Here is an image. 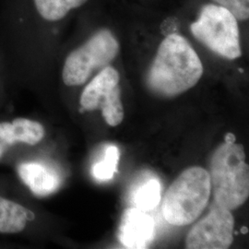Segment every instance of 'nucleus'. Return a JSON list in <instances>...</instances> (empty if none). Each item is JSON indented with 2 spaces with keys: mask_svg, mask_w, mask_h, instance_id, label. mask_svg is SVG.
<instances>
[{
  "mask_svg": "<svg viewBox=\"0 0 249 249\" xmlns=\"http://www.w3.org/2000/svg\"><path fill=\"white\" fill-rule=\"evenodd\" d=\"M89 0H2L0 29L5 39L24 50L58 28Z\"/></svg>",
  "mask_w": 249,
  "mask_h": 249,
  "instance_id": "f257e3e1",
  "label": "nucleus"
},
{
  "mask_svg": "<svg viewBox=\"0 0 249 249\" xmlns=\"http://www.w3.org/2000/svg\"><path fill=\"white\" fill-rule=\"evenodd\" d=\"M203 75V65L184 36L171 34L160 43L147 72L146 82L152 92L173 98L196 86Z\"/></svg>",
  "mask_w": 249,
  "mask_h": 249,
  "instance_id": "f03ea898",
  "label": "nucleus"
},
{
  "mask_svg": "<svg viewBox=\"0 0 249 249\" xmlns=\"http://www.w3.org/2000/svg\"><path fill=\"white\" fill-rule=\"evenodd\" d=\"M214 203L229 211L244 204L249 196V169L244 147L223 143L214 151L210 165Z\"/></svg>",
  "mask_w": 249,
  "mask_h": 249,
  "instance_id": "7ed1b4c3",
  "label": "nucleus"
},
{
  "mask_svg": "<svg viewBox=\"0 0 249 249\" xmlns=\"http://www.w3.org/2000/svg\"><path fill=\"white\" fill-rule=\"evenodd\" d=\"M212 194L211 178L207 170L198 166L185 170L166 191L162 215L172 225L185 226L200 216Z\"/></svg>",
  "mask_w": 249,
  "mask_h": 249,
  "instance_id": "20e7f679",
  "label": "nucleus"
},
{
  "mask_svg": "<svg viewBox=\"0 0 249 249\" xmlns=\"http://www.w3.org/2000/svg\"><path fill=\"white\" fill-rule=\"evenodd\" d=\"M119 53L116 36L107 28L92 33L65 57L61 78L68 87L86 83L94 72L110 65Z\"/></svg>",
  "mask_w": 249,
  "mask_h": 249,
  "instance_id": "39448f33",
  "label": "nucleus"
},
{
  "mask_svg": "<svg viewBox=\"0 0 249 249\" xmlns=\"http://www.w3.org/2000/svg\"><path fill=\"white\" fill-rule=\"evenodd\" d=\"M190 31L198 42L224 58L233 60L242 55L238 19L223 7L204 5Z\"/></svg>",
  "mask_w": 249,
  "mask_h": 249,
  "instance_id": "423d86ee",
  "label": "nucleus"
},
{
  "mask_svg": "<svg viewBox=\"0 0 249 249\" xmlns=\"http://www.w3.org/2000/svg\"><path fill=\"white\" fill-rule=\"evenodd\" d=\"M119 81L118 71L107 66L93 77L80 95L81 107L87 111L101 109L105 120L111 126L121 124L124 118Z\"/></svg>",
  "mask_w": 249,
  "mask_h": 249,
  "instance_id": "0eeeda50",
  "label": "nucleus"
},
{
  "mask_svg": "<svg viewBox=\"0 0 249 249\" xmlns=\"http://www.w3.org/2000/svg\"><path fill=\"white\" fill-rule=\"evenodd\" d=\"M234 220L231 212L213 203L211 213L188 232L189 249H227L233 241Z\"/></svg>",
  "mask_w": 249,
  "mask_h": 249,
  "instance_id": "6e6552de",
  "label": "nucleus"
},
{
  "mask_svg": "<svg viewBox=\"0 0 249 249\" xmlns=\"http://www.w3.org/2000/svg\"><path fill=\"white\" fill-rule=\"evenodd\" d=\"M155 223L146 212L129 208L122 215L119 240L127 249H145L154 238Z\"/></svg>",
  "mask_w": 249,
  "mask_h": 249,
  "instance_id": "1a4fd4ad",
  "label": "nucleus"
},
{
  "mask_svg": "<svg viewBox=\"0 0 249 249\" xmlns=\"http://www.w3.org/2000/svg\"><path fill=\"white\" fill-rule=\"evenodd\" d=\"M45 131L39 122L27 118H16L12 122H0V159L9 147L16 143L36 145Z\"/></svg>",
  "mask_w": 249,
  "mask_h": 249,
  "instance_id": "9d476101",
  "label": "nucleus"
},
{
  "mask_svg": "<svg viewBox=\"0 0 249 249\" xmlns=\"http://www.w3.org/2000/svg\"><path fill=\"white\" fill-rule=\"evenodd\" d=\"M18 173L21 181L36 196L50 195L60 186L59 177L39 162H23L18 165Z\"/></svg>",
  "mask_w": 249,
  "mask_h": 249,
  "instance_id": "9b49d317",
  "label": "nucleus"
},
{
  "mask_svg": "<svg viewBox=\"0 0 249 249\" xmlns=\"http://www.w3.org/2000/svg\"><path fill=\"white\" fill-rule=\"evenodd\" d=\"M35 218L34 213L23 206L0 196V233L20 232Z\"/></svg>",
  "mask_w": 249,
  "mask_h": 249,
  "instance_id": "f8f14e48",
  "label": "nucleus"
},
{
  "mask_svg": "<svg viewBox=\"0 0 249 249\" xmlns=\"http://www.w3.org/2000/svg\"><path fill=\"white\" fill-rule=\"evenodd\" d=\"M160 200V185L157 179H151L138 187L133 195V204L144 212L154 209Z\"/></svg>",
  "mask_w": 249,
  "mask_h": 249,
  "instance_id": "ddd939ff",
  "label": "nucleus"
},
{
  "mask_svg": "<svg viewBox=\"0 0 249 249\" xmlns=\"http://www.w3.org/2000/svg\"><path fill=\"white\" fill-rule=\"evenodd\" d=\"M119 160V151L117 147L112 145L107 147L105 159L97 162L92 167V175L99 181H108L114 178L117 172Z\"/></svg>",
  "mask_w": 249,
  "mask_h": 249,
  "instance_id": "4468645a",
  "label": "nucleus"
},
{
  "mask_svg": "<svg viewBox=\"0 0 249 249\" xmlns=\"http://www.w3.org/2000/svg\"><path fill=\"white\" fill-rule=\"evenodd\" d=\"M213 3L231 11L238 21L249 18V0H212Z\"/></svg>",
  "mask_w": 249,
  "mask_h": 249,
  "instance_id": "2eb2a0df",
  "label": "nucleus"
},
{
  "mask_svg": "<svg viewBox=\"0 0 249 249\" xmlns=\"http://www.w3.org/2000/svg\"><path fill=\"white\" fill-rule=\"evenodd\" d=\"M224 140H225V142L226 143L235 142V136L231 133L226 134Z\"/></svg>",
  "mask_w": 249,
  "mask_h": 249,
  "instance_id": "dca6fc26",
  "label": "nucleus"
},
{
  "mask_svg": "<svg viewBox=\"0 0 249 249\" xmlns=\"http://www.w3.org/2000/svg\"><path fill=\"white\" fill-rule=\"evenodd\" d=\"M242 232H243V233H246V232H248V228H246V227H243V228H242Z\"/></svg>",
  "mask_w": 249,
  "mask_h": 249,
  "instance_id": "f3484780",
  "label": "nucleus"
},
{
  "mask_svg": "<svg viewBox=\"0 0 249 249\" xmlns=\"http://www.w3.org/2000/svg\"><path fill=\"white\" fill-rule=\"evenodd\" d=\"M0 84H1V77H0Z\"/></svg>",
  "mask_w": 249,
  "mask_h": 249,
  "instance_id": "a211bd4d",
  "label": "nucleus"
}]
</instances>
